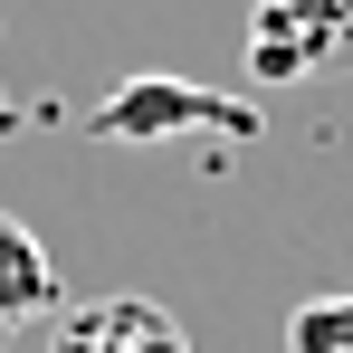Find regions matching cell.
<instances>
[{"label": "cell", "instance_id": "obj_1", "mask_svg": "<svg viewBox=\"0 0 353 353\" xmlns=\"http://www.w3.org/2000/svg\"><path fill=\"white\" fill-rule=\"evenodd\" d=\"M239 58L258 86H296V77H344L353 67V0H258L239 29Z\"/></svg>", "mask_w": 353, "mask_h": 353}, {"label": "cell", "instance_id": "obj_2", "mask_svg": "<svg viewBox=\"0 0 353 353\" xmlns=\"http://www.w3.org/2000/svg\"><path fill=\"white\" fill-rule=\"evenodd\" d=\"M181 124H210V134H258V105L248 96H220V86H201V77H124L115 96L86 115L96 143H172Z\"/></svg>", "mask_w": 353, "mask_h": 353}, {"label": "cell", "instance_id": "obj_3", "mask_svg": "<svg viewBox=\"0 0 353 353\" xmlns=\"http://www.w3.org/2000/svg\"><path fill=\"white\" fill-rule=\"evenodd\" d=\"M48 353H191V334L153 296H86V305H67Z\"/></svg>", "mask_w": 353, "mask_h": 353}, {"label": "cell", "instance_id": "obj_4", "mask_svg": "<svg viewBox=\"0 0 353 353\" xmlns=\"http://www.w3.org/2000/svg\"><path fill=\"white\" fill-rule=\"evenodd\" d=\"M48 305H58L48 248H39V230H19V220L0 210V325H29V315H48Z\"/></svg>", "mask_w": 353, "mask_h": 353}, {"label": "cell", "instance_id": "obj_5", "mask_svg": "<svg viewBox=\"0 0 353 353\" xmlns=\"http://www.w3.org/2000/svg\"><path fill=\"white\" fill-rule=\"evenodd\" d=\"M287 353H353V287L287 315Z\"/></svg>", "mask_w": 353, "mask_h": 353}]
</instances>
